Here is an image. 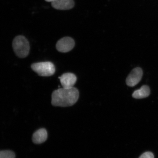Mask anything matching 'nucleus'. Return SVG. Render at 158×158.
Segmentation results:
<instances>
[{
  "mask_svg": "<svg viewBox=\"0 0 158 158\" xmlns=\"http://www.w3.org/2000/svg\"><path fill=\"white\" fill-rule=\"evenodd\" d=\"M79 93L77 89L59 88L53 92L51 104L52 105L60 107L72 106L77 102Z\"/></svg>",
  "mask_w": 158,
  "mask_h": 158,
  "instance_id": "nucleus-1",
  "label": "nucleus"
},
{
  "mask_svg": "<svg viewBox=\"0 0 158 158\" xmlns=\"http://www.w3.org/2000/svg\"><path fill=\"white\" fill-rule=\"evenodd\" d=\"M12 46L15 54L19 58H23L28 56L30 48L29 43L24 36L15 37L13 40Z\"/></svg>",
  "mask_w": 158,
  "mask_h": 158,
  "instance_id": "nucleus-2",
  "label": "nucleus"
},
{
  "mask_svg": "<svg viewBox=\"0 0 158 158\" xmlns=\"http://www.w3.org/2000/svg\"><path fill=\"white\" fill-rule=\"evenodd\" d=\"M31 68L34 72L40 76H52L55 72V65L50 62L34 63L31 64Z\"/></svg>",
  "mask_w": 158,
  "mask_h": 158,
  "instance_id": "nucleus-3",
  "label": "nucleus"
},
{
  "mask_svg": "<svg viewBox=\"0 0 158 158\" xmlns=\"http://www.w3.org/2000/svg\"><path fill=\"white\" fill-rule=\"evenodd\" d=\"M75 41L70 37H65L59 40L57 42L56 48L59 52L66 53L74 48Z\"/></svg>",
  "mask_w": 158,
  "mask_h": 158,
  "instance_id": "nucleus-4",
  "label": "nucleus"
},
{
  "mask_svg": "<svg viewBox=\"0 0 158 158\" xmlns=\"http://www.w3.org/2000/svg\"><path fill=\"white\" fill-rule=\"evenodd\" d=\"M143 76V71L141 68L133 69L126 79V84L130 87L135 86L141 81Z\"/></svg>",
  "mask_w": 158,
  "mask_h": 158,
  "instance_id": "nucleus-5",
  "label": "nucleus"
},
{
  "mask_svg": "<svg viewBox=\"0 0 158 158\" xmlns=\"http://www.w3.org/2000/svg\"><path fill=\"white\" fill-rule=\"evenodd\" d=\"M62 88L69 89L73 87L76 83L77 78L76 75L72 73H65L59 77Z\"/></svg>",
  "mask_w": 158,
  "mask_h": 158,
  "instance_id": "nucleus-6",
  "label": "nucleus"
},
{
  "mask_svg": "<svg viewBox=\"0 0 158 158\" xmlns=\"http://www.w3.org/2000/svg\"><path fill=\"white\" fill-rule=\"evenodd\" d=\"M74 0H55L51 3L54 8L61 10L71 9L74 7Z\"/></svg>",
  "mask_w": 158,
  "mask_h": 158,
  "instance_id": "nucleus-7",
  "label": "nucleus"
},
{
  "mask_svg": "<svg viewBox=\"0 0 158 158\" xmlns=\"http://www.w3.org/2000/svg\"><path fill=\"white\" fill-rule=\"evenodd\" d=\"M48 137V133L44 128H40L33 133L32 141L35 144H39L44 143Z\"/></svg>",
  "mask_w": 158,
  "mask_h": 158,
  "instance_id": "nucleus-8",
  "label": "nucleus"
},
{
  "mask_svg": "<svg viewBox=\"0 0 158 158\" xmlns=\"http://www.w3.org/2000/svg\"><path fill=\"white\" fill-rule=\"evenodd\" d=\"M150 94V89L147 85H143L139 89L134 91L132 94L134 98L140 99L148 97Z\"/></svg>",
  "mask_w": 158,
  "mask_h": 158,
  "instance_id": "nucleus-9",
  "label": "nucleus"
},
{
  "mask_svg": "<svg viewBox=\"0 0 158 158\" xmlns=\"http://www.w3.org/2000/svg\"><path fill=\"white\" fill-rule=\"evenodd\" d=\"M15 155L12 151L10 150L1 151L0 152V158H15Z\"/></svg>",
  "mask_w": 158,
  "mask_h": 158,
  "instance_id": "nucleus-10",
  "label": "nucleus"
},
{
  "mask_svg": "<svg viewBox=\"0 0 158 158\" xmlns=\"http://www.w3.org/2000/svg\"><path fill=\"white\" fill-rule=\"evenodd\" d=\"M139 158H154V156L153 153L148 152L142 154Z\"/></svg>",
  "mask_w": 158,
  "mask_h": 158,
  "instance_id": "nucleus-11",
  "label": "nucleus"
},
{
  "mask_svg": "<svg viewBox=\"0 0 158 158\" xmlns=\"http://www.w3.org/2000/svg\"><path fill=\"white\" fill-rule=\"evenodd\" d=\"M45 1L47 2H52L55 1V0H45Z\"/></svg>",
  "mask_w": 158,
  "mask_h": 158,
  "instance_id": "nucleus-12",
  "label": "nucleus"
}]
</instances>
